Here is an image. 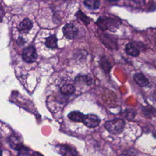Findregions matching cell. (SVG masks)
<instances>
[{"label":"cell","instance_id":"1","mask_svg":"<svg viewBox=\"0 0 156 156\" xmlns=\"http://www.w3.org/2000/svg\"><path fill=\"white\" fill-rule=\"evenodd\" d=\"M97 24L102 30H109L114 32L119 27L121 21L116 18L100 16L97 21Z\"/></svg>","mask_w":156,"mask_h":156},{"label":"cell","instance_id":"2","mask_svg":"<svg viewBox=\"0 0 156 156\" xmlns=\"http://www.w3.org/2000/svg\"><path fill=\"white\" fill-rule=\"evenodd\" d=\"M125 121L121 118H116L108 121H107L104 126L105 129L111 133H119L124 130L125 126Z\"/></svg>","mask_w":156,"mask_h":156},{"label":"cell","instance_id":"3","mask_svg":"<svg viewBox=\"0 0 156 156\" xmlns=\"http://www.w3.org/2000/svg\"><path fill=\"white\" fill-rule=\"evenodd\" d=\"M22 58L27 63L34 62L37 58L35 48L32 46L25 48L22 52Z\"/></svg>","mask_w":156,"mask_h":156},{"label":"cell","instance_id":"4","mask_svg":"<svg viewBox=\"0 0 156 156\" xmlns=\"http://www.w3.org/2000/svg\"><path fill=\"white\" fill-rule=\"evenodd\" d=\"M56 149L62 156H77L78 153L74 147L62 144L56 146Z\"/></svg>","mask_w":156,"mask_h":156},{"label":"cell","instance_id":"5","mask_svg":"<svg viewBox=\"0 0 156 156\" xmlns=\"http://www.w3.org/2000/svg\"><path fill=\"white\" fill-rule=\"evenodd\" d=\"M63 33L66 38L73 39L77 36L78 34V29L74 24L72 23H68L63 27Z\"/></svg>","mask_w":156,"mask_h":156},{"label":"cell","instance_id":"6","mask_svg":"<svg viewBox=\"0 0 156 156\" xmlns=\"http://www.w3.org/2000/svg\"><path fill=\"white\" fill-rule=\"evenodd\" d=\"M101 121L100 119L95 115L89 114L84 116V118L83 120V123L88 127H97Z\"/></svg>","mask_w":156,"mask_h":156},{"label":"cell","instance_id":"7","mask_svg":"<svg viewBox=\"0 0 156 156\" xmlns=\"http://www.w3.org/2000/svg\"><path fill=\"white\" fill-rule=\"evenodd\" d=\"M33 23L29 18L24 19L19 24L18 31L23 34H27L32 28Z\"/></svg>","mask_w":156,"mask_h":156},{"label":"cell","instance_id":"8","mask_svg":"<svg viewBox=\"0 0 156 156\" xmlns=\"http://www.w3.org/2000/svg\"><path fill=\"white\" fill-rule=\"evenodd\" d=\"M133 80L140 87L147 86L149 83V79L142 73H135L133 76Z\"/></svg>","mask_w":156,"mask_h":156},{"label":"cell","instance_id":"9","mask_svg":"<svg viewBox=\"0 0 156 156\" xmlns=\"http://www.w3.org/2000/svg\"><path fill=\"white\" fill-rule=\"evenodd\" d=\"M126 52L132 57H137L140 55V51L133 43H128L125 47Z\"/></svg>","mask_w":156,"mask_h":156},{"label":"cell","instance_id":"10","mask_svg":"<svg viewBox=\"0 0 156 156\" xmlns=\"http://www.w3.org/2000/svg\"><path fill=\"white\" fill-rule=\"evenodd\" d=\"M84 116L85 115L79 111H73L68 115V118L74 122H83Z\"/></svg>","mask_w":156,"mask_h":156},{"label":"cell","instance_id":"11","mask_svg":"<svg viewBox=\"0 0 156 156\" xmlns=\"http://www.w3.org/2000/svg\"><path fill=\"white\" fill-rule=\"evenodd\" d=\"M45 45L51 49L57 48V38L55 35H52L46 39Z\"/></svg>","mask_w":156,"mask_h":156},{"label":"cell","instance_id":"12","mask_svg":"<svg viewBox=\"0 0 156 156\" xmlns=\"http://www.w3.org/2000/svg\"><path fill=\"white\" fill-rule=\"evenodd\" d=\"M142 112L146 116H147L149 118L156 116V108H155L154 107L151 105L143 107Z\"/></svg>","mask_w":156,"mask_h":156},{"label":"cell","instance_id":"13","mask_svg":"<svg viewBox=\"0 0 156 156\" xmlns=\"http://www.w3.org/2000/svg\"><path fill=\"white\" fill-rule=\"evenodd\" d=\"M74 91L75 87L72 84H65L60 88V92L66 96L73 94Z\"/></svg>","mask_w":156,"mask_h":156},{"label":"cell","instance_id":"14","mask_svg":"<svg viewBox=\"0 0 156 156\" xmlns=\"http://www.w3.org/2000/svg\"><path fill=\"white\" fill-rule=\"evenodd\" d=\"M83 3L85 6L93 10L98 9L100 5L99 0H85Z\"/></svg>","mask_w":156,"mask_h":156},{"label":"cell","instance_id":"15","mask_svg":"<svg viewBox=\"0 0 156 156\" xmlns=\"http://www.w3.org/2000/svg\"><path fill=\"white\" fill-rule=\"evenodd\" d=\"M100 65H101L102 69L106 73L109 72L112 68V66H111L108 58L105 57H102L101 58V59L100 60Z\"/></svg>","mask_w":156,"mask_h":156},{"label":"cell","instance_id":"16","mask_svg":"<svg viewBox=\"0 0 156 156\" xmlns=\"http://www.w3.org/2000/svg\"><path fill=\"white\" fill-rule=\"evenodd\" d=\"M76 16L77 19H79V20L82 21L86 25H87L90 23V19L83 13H82L81 10H79L76 13Z\"/></svg>","mask_w":156,"mask_h":156},{"label":"cell","instance_id":"17","mask_svg":"<svg viewBox=\"0 0 156 156\" xmlns=\"http://www.w3.org/2000/svg\"><path fill=\"white\" fill-rule=\"evenodd\" d=\"M123 156H138V154L136 151L135 149H131L125 152Z\"/></svg>","mask_w":156,"mask_h":156},{"label":"cell","instance_id":"18","mask_svg":"<svg viewBox=\"0 0 156 156\" xmlns=\"http://www.w3.org/2000/svg\"><path fill=\"white\" fill-rule=\"evenodd\" d=\"M130 1L138 5L144 4V0H130Z\"/></svg>","mask_w":156,"mask_h":156},{"label":"cell","instance_id":"19","mask_svg":"<svg viewBox=\"0 0 156 156\" xmlns=\"http://www.w3.org/2000/svg\"><path fill=\"white\" fill-rule=\"evenodd\" d=\"M21 42L24 44V40L23 38H19L18 39V40H17V43H18L19 45H21Z\"/></svg>","mask_w":156,"mask_h":156},{"label":"cell","instance_id":"20","mask_svg":"<svg viewBox=\"0 0 156 156\" xmlns=\"http://www.w3.org/2000/svg\"><path fill=\"white\" fill-rule=\"evenodd\" d=\"M32 156H43V155H41L40 154H39L38 152H34V153H33Z\"/></svg>","mask_w":156,"mask_h":156},{"label":"cell","instance_id":"21","mask_svg":"<svg viewBox=\"0 0 156 156\" xmlns=\"http://www.w3.org/2000/svg\"><path fill=\"white\" fill-rule=\"evenodd\" d=\"M153 136H154L155 138H156V130L153 132Z\"/></svg>","mask_w":156,"mask_h":156},{"label":"cell","instance_id":"22","mask_svg":"<svg viewBox=\"0 0 156 156\" xmlns=\"http://www.w3.org/2000/svg\"><path fill=\"white\" fill-rule=\"evenodd\" d=\"M108 1H110V2H115V1H117L118 0H107Z\"/></svg>","mask_w":156,"mask_h":156}]
</instances>
